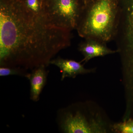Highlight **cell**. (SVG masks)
I'll use <instances>...</instances> for the list:
<instances>
[{
    "label": "cell",
    "mask_w": 133,
    "mask_h": 133,
    "mask_svg": "<svg viewBox=\"0 0 133 133\" xmlns=\"http://www.w3.org/2000/svg\"><path fill=\"white\" fill-rule=\"evenodd\" d=\"M71 31L49 24L24 0H0V65L27 71L48 66L71 44Z\"/></svg>",
    "instance_id": "cell-1"
},
{
    "label": "cell",
    "mask_w": 133,
    "mask_h": 133,
    "mask_svg": "<svg viewBox=\"0 0 133 133\" xmlns=\"http://www.w3.org/2000/svg\"><path fill=\"white\" fill-rule=\"evenodd\" d=\"M119 12V0H87L76 29L79 36L110 42L116 35Z\"/></svg>",
    "instance_id": "cell-2"
},
{
    "label": "cell",
    "mask_w": 133,
    "mask_h": 133,
    "mask_svg": "<svg viewBox=\"0 0 133 133\" xmlns=\"http://www.w3.org/2000/svg\"><path fill=\"white\" fill-rule=\"evenodd\" d=\"M84 5L83 0H44L42 17L51 26L71 31L77 29Z\"/></svg>",
    "instance_id": "cell-3"
},
{
    "label": "cell",
    "mask_w": 133,
    "mask_h": 133,
    "mask_svg": "<svg viewBox=\"0 0 133 133\" xmlns=\"http://www.w3.org/2000/svg\"><path fill=\"white\" fill-rule=\"evenodd\" d=\"M65 133H92L106 132L105 126L99 119L88 120L80 112L69 113L65 116L62 125Z\"/></svg>",
    "instance_id": "cell-4"
},
{
    "label": "cell",
    "mask_w": 133,
    "mask_h": 133,
    "mask_svg": "<svg viewBox=\"0 0 133 133\" xmlns=\"http://www.w3.org/2000/svg\"><path fill=\"white\" fill-rule=\"evenodd\" d=\"M106 44L94 38H85L84 41L78 45V50L84 56L81 62L86 63L95 57H103L118 52L117 50H112L108 48Z\"/></svg>",
    "instance_id": "cell-5"
},
{
    "label": "cell",
    "mask_w": 133,
    "mask_h": 133,
    "mask_svg": "<svg viewBox=\"0 0 133 133\" xmlns=\"http://www.w3.org/2000/svg\"><path fill=\"white\" fill-rule=\"evenodd\" d=\"M50 64L54 65L59 68L62 74V80L66 77L75 78L79 74L91 73L95 70L94 69H86L81 62L60 57L52 59L50 62Z\"/></svg>",
    "instance_id": "cell-6"
},
{
    "label": "cell",
    "mask_w": 133,
    "mask_h": 133,
    "mask_svg": "<svg viewBox=\"0 0 133 133\" xmlns=\"http://www.w3.org/2000/svg\"><path fill=\"white\" fill-rule=\"evenodd\" d=\"M46 66L42 65L34 69L27 77L30 83V98L33 101H38L45 85L48 76Z\"/></svg>",
    "instance_id": "cell-7"
},
{
    "label": "cell",
    "mask_w": 133,
    "mask_h": 133,
    "mask_svg": "<svg viewBox=\"0 0 133 133\" xmlns=\"http://www.w3.org/2000/svg\"><path fill=\"white\" fill-rule=\"evenodd\" d=\"M29 73L26 70L16 67L1 66L0 76H19L28 77Z\"/></svg>",
    "instance_id": "cell-8"
},
{
    "label": "cell",
    "mask_w": 133,
    "mask_h": 133,
    "mask_svg": "<svg viewBox=\"0 0 133 133\" xmlns=\"http://www.w3.org/2000/svg\"><path fill=\"white\" fill-rule=\"evenodd\" d=\"M112 128L116 132L133 133V119L125 120L123 122L115 124Z\"/></svg>",
    "instance_id": "cell-9"
},
{
    "label": "cell",
    "mask_w": 133,
    "mask_h": 133,
    "mask_svg": "<svg viewBox=\"0 0 133 133\" xmlns=\"http://www.w3.org/2000/svg\"><path fill=\"white\" fill-rule=\"evenodd\" d=\"M24 2L29 9L42 16V5L39 0H24Z\"/></svg>",
    "instance_id": "cell-10"
},
{
    "label": "cell",
    "mask_w": 133,
    "mask_h": 133,
    "mask_svg": "<svg viewBox=\"0 0 133 133\" xmlns=\"http://www.w3.org/2000/svg\"><path fill=\"white\" fill-rule=\"evenodd\" d=\"M39 1H40V2L41 3V5H42V4L43 2L44 1V0H39Z\"/></svg>",
    "instance_id": "cell-11"
},
{
    "label": "cell",
    "mask_w": 133,
    "mask_h": 133,
    "mask_svg": "<svg viewBox=\"0 0 133 133\" xmlns=\"http://www.w3.org/2000/svg\"><path fill=\"white\" fill-rule=\"evenodd\" d=\"M83 2H84V3L85 4L87 2V0H83Z\"/></svg>",
    "instance_id": "cell-12"
}]
</instances>
